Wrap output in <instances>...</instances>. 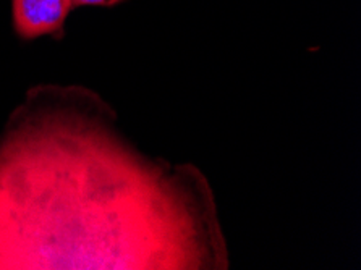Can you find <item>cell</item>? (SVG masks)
I'll return each instance as SVG.
<instances>
[{"label":"cell","mask_w":361,"mask_h":270,"mask_svg":"<svg viewBox=\"0 0 361 270\" xmlns=\"http://www.w3.org/2000/svg\"><path fill=\"white\" fill-rule=\"evenodd\" d=\"M0 149V269H202L221 240L196 175L96 123L39 115Z\"/></svg>","instance_id":"1"},{"label":"cell","mask_w":361,"mask_h":270,"mask_svg":"<svg viewBox=\"0 0 361 270\" xmlns=\"http://www.w3.org/2000/svg\"><path fill=\"white\" fill-rule=\"evenodd\" d=\"M72 0H13V26L23 39L59 36L63 31Z\"/></svg>","instance_id":"2"},{"label":"cell","mask_w":361,"mask_h":270,"mask_svg":"<svg viewBox=\"0 0 361 270\" xmlns=\"http://www.w3.org/2000/svg\"><path fill=\"white\" fill-rule=\"evenodd\" d=\"M123 0H72L73 7H85V5H101V7H112Z\"/></svg>","instance_id":"3"}]
</instances>
